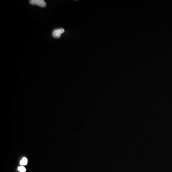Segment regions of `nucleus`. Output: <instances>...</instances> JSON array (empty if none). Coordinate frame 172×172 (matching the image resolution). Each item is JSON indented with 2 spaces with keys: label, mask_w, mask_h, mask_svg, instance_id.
I'll return each mask as SVG.
<instances>
[{
  "label": "nucleus",
  "mask_w": 172,
  "mask_h": 172,
  "mask_svg": "<svg viewBox=\"0 0 172 172\" xmlns=\"http://www.w3.org/2000/svg\"><path fill=\"white\" fill-rule=\"evenodd\" d=\"M64 32L65 30L63 28L55 29L53 32V37L55 38H59L60 37L61 35Z\"/></svg>",
  "instance_id": "nucleus-2"
},
{
  "label": "nucleus",
  "mask_w": 172,
  "mask_h": 172,
  "mask_svg": "<svg viewBox=\"0 0 172 172\" xmlns=\"http://www.w3.org/2000/svg\"><path fill=\"white\" fill-rule=\"evenodd\" d=\"M27 164V159H26V158L24 157L20 162V164L22 165H26Z\"/></svg>",
  "instance_id": "nucleus-3"
},
{
  "label": "nucleus",
  "mask_w": 172,
  "mask_h": 172,
  "mask_svg": "<svg viewBox=\"0 0 172 172\" xmlns=\"http://www.w3.org/2000/svg\"><path fill=\"white\" fill-rule=\"evenodd\" d=\"M29 3L33 5H37L41 7H46V3L44 0H30Z\"/></svg>",
  "instance_id": "nucleus-1"
},
{
  "label": "nucleus",
  "mask_w": 172,
  "mask_h": 172,
  "mask_svg": "<svg viewBox=\"0 0 172 172\" xmlns=\"http://www.w3.org/2000/svg\"><path fill=\"white\" fill-rule=\"evenodd\" d=\"M18 170L20 172H25L26 171V169L23 166H20L18 168Z\"/></svg>",
  "instance_id": "nucleus-4"
}]
</instances>
